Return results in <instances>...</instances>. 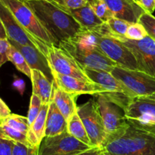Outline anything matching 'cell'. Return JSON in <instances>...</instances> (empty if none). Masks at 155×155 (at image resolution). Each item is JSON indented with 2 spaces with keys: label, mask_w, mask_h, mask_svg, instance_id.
<instances>
[{
  "label": "cell",
  "mask_w": 155,
  "mask_h": 155,
  "mask_svg": "<svg viewBox=\"0 0 155 155\" xmlns=\"http://www.w3.org/2000/svg\"><path fill=\"white\" fill-rule=\"evenodd\" d=\"M25 2L58 45L60 42L74 37L83 29L56 0Z\"/></svg>",
  "instance_id": "cell-1"
},
{
  "label": "cell",
  "mask_w": 155,
  "mask_h": 155,
  "mask_svg": "<svg viewBox=\"0 0 155 155\" xmlns=\"http://www.w3.org/2000/svg\"><path fill=\"white\" fill-rule=\"evenodd\" d=\"M103 148L111 155H155V136L130 124L120 135L107 139Z\"/></svg>",
  "instance_id": "cell-2"
},
{
  "label": "cell",
  "mask_w": 155,
  "mask_h": 155,
  "mask_svg": "<svg viewBox=\"0 0 155 155\" xmlns=\"http://www.w3.org/2000/svg\"><path fill=\"white\" fill-rule=\"evenodd\" d=\"M96 36V47L113 61L117 66L138 71V65L133 52L110 33L106 23L92 29Z\"/></svg>",
  "instance_id": "cell-3"
},
{
  "label": "cell",
  "mask_w": 155,
  "mask_h": 155,
  "mask_svg": "<svg viewBox=\"0 0 155 155\" xmlns=\"http://www.w3.org/2000/svg\"><path fill=\"white\" fill-rule=\"evenodd\" d=\"M2 2L21 27L36 40L50 47L58 46L57 42L42 26L25 0H0Z\"/></svg>",
  "instance_id": "cell-4"
},
{
  "label": "cell",
  "mask_w": 155,
  "mask_h": 155,
  "mask_svg": "<svg viewBox=\"0 0 155 155\" xmlns=\"http://www.w3.org/2000/svg\"><path fill=\"white\" fill-rule=\"evenodd\" d=\"M58 47L71 55L83 68L111 73L114 68L117 66L97 47L83 46L71 39L60 42Z\"/></svg>",
  "instance_id": "cell-5"
},
{
  "label": "cell",
  "mask_w": 155,
  "mask_h": 155,
  "mask_svg": "<svg viewBox=\"0 0 155 155\" xmlns=\"http://www.w3.org/2000/svg\"><path fill=\"white\" fill-rule=\"evenodd\" d=\"M124 113L130 125L155 136V94L132 98Z\"/></svg>",
  "instance_id": "cell-6"
},
{
  "label": "cell",
  "mask_w": 155,
  "mask_h": 155,
  "mask_svg": "<svg viewBox=\"0 0 155 155\" xmlns=\"http://www.w3.org/2000/svg\"><path fill=\"white\" fill-rule=\"evenodd\" d=\"M89 80L99 85L104 90L103 95L110 101L125 110L133 96L128 89L111 73L104 71L83 68Z\"/></svg>",
  "instance_id": "cell-7"
},
{
  "label": "cell",
  "mask_w": 155,
  "mask_h": 155,
  "mask_svg": "<svg viewBox=\"0 0 155 155\" xmlns=\"http://www.w3.org/2000/svg\"><path fill=\"white\" fill-rule=\"evenodd\" d=\"M77 111L84 125L92 146L103 148L107 141V133L95 98L77 106Z\"/></svg>",
  "instance_id": "cell-8"
},
{
  "label": "cell",
  "mask_w": 155,
  "mask_h": 155,
  "mask_svg": "<svg viewBox=\"0 0 155 155\" xmlns=\"http://www.w3.org/2000/svg\"><path fill=\"white\" fill-rule=\"evenodd\" d=\"M111 74L124 84L133 98L155 94V77L139 71L116 66Z\"/></svg>",
  "instance_id": "cell-9"
},
{
  "label": "cell",
  "mask_w": 155,
  "mask_h": 155,
  "mask_svg": "<svg viewBox=\"0 0 155 155\" xmlns=\"http://www.w3.org/2000/svg\"><path fill=\"white\" fill-rule=\"evenodd\" d=\"M95 97L104 122L107 140L124 133L130 125L126 119L124 110L104 95H97Z\"/></svg>",
  "instance_id": "cell-10"
},
{
  "label": "cell",
  "mask_w": 155,
  "mask_h": 155,
  "mask_svg": "<svg viewBox=\"0 0 155 155\" xmlns=\"http://www.w3.org/2000/svg\"><path fill=\"white\" fill-rule=\"evenodd\" d=\"M114 37L123 42L133 52L138 65V71L155 77V40L146 36L141 40H131L125 36L114 34Z\"/></svg>",
  "instance_id": "cell-11"
},
{
  "label": "cell",
  "mask_w": 155,
  "mask_h": 155,
  "mask_svg": "<svg viewBox=\"0 0 155 155\" xmlns=\"http://www.w3.org/2000/svg\"><path fill=\"white\" fill-rule=\"evenodd\" d=\"M92 148L71 136L68 131L52 137H44L38 155H77Z\"/></svg>",
  "instance_id": "cell-12"
},
{
  "label": "cell",
  "mask_w": 155,
  "mask_h": 155,
  "mask_svg": "<svg viewBox=\"0 0 155 155\" xmlns=\"http://www.w3.org/2000/svg\"><path fill=\"white\" fill-rule=\"evenodd\" d=\"M0 20L5 29L8 39L21 45L36 47L47 55L48 47L29 34L18 23L8 8L2 1H0Z\"/></svg>",
  "instance_id": "cell-13"
},
{
  "label": "cell",
  "mask_w": 155,
  "mask_h": 155,
  "mask_svg": "<svg viewBox=\"0 0 155 155\" xmlns=\"http://www.w3.org/2000/svg\"><path fill=\"white\" fill-rule=\"evenodd\" d=\"M47 58L54 73L70 76L83 81L92 82L85 74L83 68L58 46L53 45L48 48Z\"/></svg>",
  "instance_id": "cell-14"
},
{
  "label": "cell",
  "mask_w": 155,
  "mask_h": 155,
  "mask_svg": "<svg viewBox=\"0 0 155 155\" xmlns=\"http://www.w3.org/2000/svg\"><path fill=\"white\" fill-rule=\"evenodd\" d=\"M12 46L18 49L22 54L25 60L27 61L29 67L31 70H37L42 72L48 80L52 83L55 82L54 71L50 66L49 61L47 55L40 51L36 47L31 45H24L19 43L9 40Z\"/></svg>",
  "instance_id": "cell-15"
},
{
  "label": "cell",
  "mask_w": 155,
  "mask_h": 155,
  "mask_svg": "<svg viewBox=\"0 0 155 155\" xmlns=\"http://www.w3.org/2000/svg\"><path fill=\"white\" fill-rule=\"evenodd\" d=\"M55 82L58 87L61 88L66 92L75 94L77 95L88 94L95 96L97 95H103L104 90L97 83L93 82H87L70 76L62 75L54 72Z\"/></svg>",
  "instance_id": "cell-16"
},
{
  "label": "cell",
  "mask_w": 155,
  "mask_h": 155,
  "mask_svg": "<svg viewBox=\"0 0 155 155\" xmlns=\"http://www.w3.org/2000/svg\"><path fill=\"white\" fill-rule=\"evenodd\" d=\"M114 17L130 24L139 23L145 10L134 0H104Z\"/></svg>",
  "instance_id": "cell-17"
},
{
  "label": "cell",
  "mask_w": 155,
  "mask_h": 155,
  "mask_svg": "<svg viewBox=\"0 0 155 155\" xmlns=\"http://www.w3.org/2000/svg\"><path fill=\"white\" fill-rule=\"evenodd\" d=\"M67 131L68 120L58 109L54 101H51L48 104V110L47 113L45 122V136L52 137L58 136Z\"/></svg>",
  "instance_id": "cell-18"
},
{
  "label": "cell",
  "mask_w": 155,
  "mask_h": 155,
  "mask_svg": "<svg viewBox=\"0 0 155 155\" xmlns=\"http://www.w3.org/2000/svg\"><path fill=\"white\" fill-rule=\"evenodd\" d=\"M77 98L78 95L66 92L54 83L52 101L67 120L77 111Z\"/></svg>",
  "instance_id": "cell-19"
},
{
  "label": "cell",
  "mask_w": 155,
  "mask_h": 155,
  "mask_svg": "<svg viewBox=\"0 0 155 155\" xmlns=\"http://www.w3.org/2000/svg\"><path fill=\"white\" fill-rule=\"evenodd\" d=\"M30 80L33 86V94L40 98L42 104H49L52 101L54 83L37 70H32Z\"/></svg>",
  "instance_id": "cell-20"
},
{
  "label": "cell",
  "mask_w": 155,
  "mask_h": 155,
  "mask_svg": "<svg viewBox=\"0 0 155 155\" xmlns=\"http://www.w3.org/2000/svg\"><path fill=\"white\" fill-rule=\"evenodd\" d=\"M63 8L70 15H72L73 18L83 29H93L104 24V22L95 15L89 3L85 6L76 9Z\"/></svg>",
  "instance_id": "cell-21"
},
{
  "label": "cell",
  "mask_w": 155,
  "mask_h": 155,
  "mask_svg": "<svg viewBox=\"0 0 155 155\" xmlns=\"http://www.w3.org/2000/svg\"><path fill=\"white\" fill-rule=\"evenodd\" d=\"M48 110V104H42L39 115L30 126L27 134V139L32 147L39 148L41 142L45 136V122Z\"/></svg>",
  "instance_id": "cell-22"
},
{
  "label": "cell",
  "mask_w": 155,
  "mask_h": 155,
  "mask_svg": "<svg viewBox=\"0 0 155 155\" xmlns=\"http://www.w3.org/2000/svg\"><path fill=\"white\" fill-rule=\"evenodd\" d=\"M68 132L71 136H74V138L78 139L81 142L93 148L92 146V143H91L89 136L86 133L84 125H83L80 116L77 114V111H76L68 120Z\"/></svg>",
  "instance_id": "cell-23"
},
{
  "label": "cell",
  "mask_w": 155,
  "mask_h": 155,
  "mask_svg": "<svg viewBox=\"0 0 155 155\" xmlns=\"http://www.w3.org/2000/svg\"><path fill=\"white\" fill-rule=\"evenodd\" d=\"M11 44V43H10ZM9 61L12 62L18 71H21L24 74H25L29 78H31V71L32 70L29 67L27 61L25 60L24 56L22 55L21 52L14 46H11L10 50H9L8 55Z\"/></svg>",
  "instance_id": "cell-24"
},
{
  "label": "cell",
  "mask_w": 155,
  "mask_h": 155,
  "mask_svg": "<svg viewBox=\"0 0 155 155\" xmlns=\"http://www.w3.org/2000/svg\"><path fill=\"white\" fill-rule=\"evenodd\" d=\"M2 124L17 130L27 136L30 127L27 117L18 114H12L10 116L5 118L3 120Z\"/></svg>",
  "instance_id": "cell-25"
},
{
  "label": "cell",
  "mask_w": 155,
  "mask_h": 155,
  "mask_svg": "<svg viewBox=\"0 0 155 155\" xmlns=\"http://www.w3.org/2000/svg\"><path fill=\"white\" fill-rule=\"evenodd\" d=\"M0 138L32 147L30 144L29 143L27 136L26 135L23 134V133H20V132L2 124L0 125Z\"/></svg>",
  "instance_id": "cell-26"
},
{
  "label": "cell",
  "mask_w": 155,
  "mask_h": 155,
  "mask_svg": "<svg viewBox=\"0 0 155 155\" xmlns=\"http://www.w3.org/2000/svg\"><path fill=\"white\" fill-rule=\"evenodd\" d=\"M95 15L104 23L113 18L114 15L104 0H93L89 3Z\"/></svg>",
  "instance_id": "cell-27"
},
{
  "label": "cell",
  "mask_w": 155,
  "mask_h": 155,
  "mask_svg": "<svg viewBox=\"0 0 155 155\" xmlns=\"http://www.w3.org/2000/svg\"><path fill=\"white\" fill-rule=\"evenodd\" d=\"M106 24L108 26L112 33L122 36H125L127 30L131 24L127 21L119 19V18H117L115 17H113L110 20H108V21Z\"/></svg>",
  "instance_id": "cell-28"
},
{
  "label": "cell",
  "mask_w": 155,
  "mask_h": 155,
  "mask_svg": "<svg viewBox=\"0 0 155 155\" xmlns=\"http://www.w3.org/2000/svg\"><path fill=\"white\" fill-rule=\"evenodd\" d=\"M42 102L40 98L37 95H34V94H32L31 98H30L28 114H27V117L30 127L33 124V123L34 122L35 120L36 119V117L39 115L41 108H42Z\"/></svg>",
  "instance_id": "cell-29"
},
{
  "label": "cell",
  "mask_w": 155,
  "mask_h": 155,
  "mask_svg": "<svg viewBox=\"0 0 155 155\" xmlns=\"http://www.w3.org/2000/svg\"><path fill=\"white\" fill-rule=\"evenodd\" d=\"M148 33L145 27L140 23L131 24L127 30L125 37L131 40H141L148 36Z\"/></svg>",
  "instance_id": "cell-30"
},
{
  "label": "cell",
  "mask_w": 155,
  "mask_h": 155,
  "mask_svg": "<svg viewBox=\"0 0 155 155\" xmlns=\"http://www.w3.org/2000/svg\"><path fill=\"white\" fill-rule=\"evenodd\" d=\"M139 23H140L148 33V36L155 40V17L152 14L145 12L141 16Z\"/></svg>",
  "instance_id": "cell-31"
},
{
  "label": "cell",
  "mask_w": 155,
  "mask_h": 155,
  "mask_svg": "<svg viewBox=\"0 0 155 155\" xmlns=\"http://www.w3.org/2000/svg\"><path fill=\"white\" fill-rule=\"evenodd\" d=\"M12 155H38V148L14 142Z\"/></svg>",
  "instance_id": "cell-32"
},
{
  "label": "cell",
  "mask_w": 155,
  "mask_h": 155,
  "mask_svg": "<svg viewBox=\"0 0 155 155\" xmlns=\"http://www.w3.org/2000/svg\"><path fill=\"white\" fill-rule=\"evenodd\" d=\"M12 45L9 42L8 39H0V67L2 66L5 62L8 61L9 50Z\"/></svg>",
  "instance_id": "cell-33"
},
{
  "label": "cell",
  "mask_w": 155,
  "mask_h": 155,
  "mask_svg": "<svg viewBox=\"0 0 155 155\" xmlns=\"http://www.w3.org/2000/svg\"><path fill=\"white\" fill-rule=\"evenodd\" d=\"M63 7L68 9H76L88 4L86 0H56Z\"/></svg>",
  "instance_id": "cell-34"
},
{
  "label": "cell",
  "mask_w": 155,
  "mask_h": 155,
  "mask_svg": "<svg viewBox=\"0 0 155 155\" xmlns=\"http://www.w3.org/2000/svg\"><path fill=\"white\" fill-rule=\"evenodd\" d=\"M14 142L0 138V155H12Z\"/></svg>",
  "instance_id": "cell-35"
},
{
  "label": "cell",
  "mask_w": 155,
  "mask_h": 155,
  "mask_svg": "<svg viewBox=\"0 0 155 155\" xmlns=\"http://www.w3.org/2000/svg\"><path fill=\"white\" fill-rule=\"evenodd\" d=\"M145 12L152 14L155 11V0H134Z\"/></svg>",
  "instance_id": "cell-36"
},
{
  "label": "cell",
  "mask_w": 155,
  "mask_h": 155,
  "mask_svg": "<svg viewBox=\"0 0 155 155\" xmlns=\"http://www.w3.org/2000/svg\"><path fill=\"white\" fill-rule=\"evenodd\" d=\"M12 114L9 107H8L7 104L0 98V120H4L5 118L9 117Z\"/></svg>",
  "instance_id": "cell-37"
},
{
  "label": "cell",
  "mask_w": 155,
  "mask_h": 155,
  "mask_svg": "<svg viewBox=\"0 0 155 155\" xmlns=\"http://www.w3.org/2000/svg\"><path fill=\"white\" fill-rule=\"evenodd\" d=\"M103 150H104V148H92L90 149L87 150V151H85L77 155H99L102 152Z\"/></svg>",
  "instance_id": "cell-38"
},
{
  "label": "cell",
  "mask_w": 155,
  "mask_h": 155,
  "mask_svg": "<svg viewBox=\"0 0 155 155\" xmlns=\"http://www.w3.org/2000/svg\"><path fill=\"white\" fill-rule=\"evenodd\" d=\"M8 39L7 33H6L4 25H3L2 22L0 20V39Z\"/></svg>",
  "instance_id": "cell-39"
},
{
  "label": "cell",
  "mask_w": 155,
  "mask_h": 155,
  "mask_svg": "<svg viewBox=\"0 0 155 155\" xmlns=\"http://www.w3.org/2000/svg\"><path fill=\"white\" fill-rule=\"evenodd\" d=\"M99 155H111V154H109V153L107 152V151H106L104 149V150H103V151H102V152H101V154H100Z\"/></svg>",
  "instance_id": "cell-40"
},
{
  "label": "cell",
  "mask_w": 155,
  "mask_h": 155,
  "mask_svg": "<svg viewBox=\"0 0 155 155\" xmlns=\"http://www.w3.org/2000/svg\"><path fill=\"white\" fill-rule=\"evenodd\" d=\"M86 1L88 3H89V2H92V1H93V0H86Z\"/></svg>",
  "instance_id": "cell-41"
},
{
  "label": "cell",
  "mask_w": 155,
  "mask_h": 155,
  "mask_svg": "<svg viewBox=\"0 0 155 155\" xmlns=\"http://www.w3.org/2000/svg\"><path fill=\"white\" fill-rule=\"evenodd\" d=\"M2 122H3V120H0V125H1V124H2Z\"/></svg>",
  "instance_id": "cell-42"
},
{
  "label": "cell",
  "mask_w": 155,
  "mask_h": 155,
  "mask_svg": "<svg viewBox=\"0 0 155 155\" xmlns=\"http://www.w3.org/2000/svg\"><path fill=\"white\" fill-rule=\"evenodd\" d=\"M25 1H31V0H25Z\"/></svg>",
  "instance_id": "cell-43"
}]
</instances>
